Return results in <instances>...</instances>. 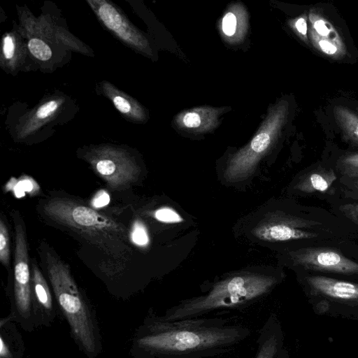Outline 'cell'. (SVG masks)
I'll list each match as a JSON object with an SVG mask.
<instances>
[{
    "instance_id": "obj_1",
    "label": "cell",
    "mask_w": 358,
    "mask_h": 358,
    "mask_svg": "<svg viewBox=\"0 0 358 358\" xmlns=\"http://www.w3.org/2000/svg\"><path fill=\"white\" fill-rule=\"evenodd\" d=\"M246 327L222 317L165 320L150 310L130 342L134 358H206L231 350L250 336Z\"/></svg>"
},
{
    "instance_id": "obj_2",
    "label": "cell",
    "mask_w": 358,
    "mask_h": 358,
    "mask_svg": "<svg viewBox=\"0 0 358 358\" xmlns=\"http://www.w3.org/2000/svg\"><path fill=\"white\" fill-rule=\"evenodd\" d=\"M43 251L48 275L71 337L87 357L96 358L103 345L96 311L76 285L69 266L50 250Z\"/></svg>"
},
{
    "instance_id": "obj_3",
    "label": "cell",
    "mask_w": 358,
    "mask_h": 358,
    "mask_svg": "<svg viewBox=\"0 0 358 358\" xmlns=\"http://www.w3.org/2000/svg\"><path fill=\"white\" fill-rule=\"evenodd\" d=\"M273 276L243 273L215 283L206 294L183 301L167 309L162 318L168 321L206 317L223 309L249 305L267 294L276 284Z\"/></svg>"
},
{
    "instance_id": "obj_4",
    "label": "cell",
    "mask_w": 358,
    "mask_h": 358,
    "mask_svg": "<svg viewBox=\"0 0 358 358\" xmlns=\"http://www.w3.org/2000/svg\"><path fill=\"white\" fill-rule=\"evenodd\" d=\"M52 221L77 233L90 243L113 257L129 249L126 228L110 217L69 198H52L42 208Z\"/></svg>"
},
{
    "instance_id": "obj_5",
    "label": "cell",
    "mask_w": 358,
    "mask_h": 358,
    "mask_svg": "<svg viewBox=\"0 0 358 358\" xmlns=\"http://www.w3.org/2000/svg\"><path fill=\"white\" fill-rule=\"evenodd\" d=\"M15 227L14 279L8 317L23 330L31 332L35 326L33 313L31 276L29 267L27 240L24 222L17 211L12 213Z\"/></svg>"
},
{
    "instance_id": "obj_6",
    "label": "cell",
    "mask_w": 358,
    "mask_h": 358,
    "mask_svg": "<svg viewBox=\"0 0 358 358\" xmlns=\"http://www.w3.org/2000/svg\"><path fill=\"white\" fill-rule=\"evenodd\" d=\"M282 117V110H272L250 143L230 159L224 174L227 181H241L251 174L271 145Z\"/></svg>"
},
{
    "instance_id": "obj_7",
    "label": "cell",
    "mask_w": 358,
    "mask_h": 358,
    "mask_svg": "<svg viewBox=\"0 0 358 358\" xmlns=\"http://www.w3.org/2000/svg\"><path fill=\"white\" fill-rule=\"evenodd\" d=\"M320 224L318 222L275 213L262 220L252 231L259 239L270 242L314 238L318 234L308 229Z\"/></svg>"
},
{
    "instance_id": "obj_8",
    "label": "cell",
    "mask_w": 358,
    "mask_h": 358,
    "mask_svg": "<svg viewBox=\"0 0 358 358\" xmlns=\"http://www.w3.org/2000/svg\"><path fill=\"white\" fill-rule=\"evenodd\" d=\"M294 263L306 269L341 274L358 273V264L336 250L308 248L292 252Z\"/></svg>"
},
{
    "instance_id": "obj_9",
    "label": "cell",
    "mask_w": 358,
    "mask_h": 358,
    "mask_svg": "<svg viewBox=\"0 0 358 358\" xmlns=\"http://www.w3.org/2000/svg\"><path fill=\"white\" fill-rule=\"evenodd\" d=\"M91 164L96 174L113 190L128 188L140 174V169L134 162L118 155H100Z\"/></svg>"
},
{
    "instance_id": "obj_10",
    "label": "cell",
    "mask_w": 358,
    "mask_h": 358,
    "mask_svg": "<svg viewBox=\"0 0 358 358\" xmlns=\"http://www.w3.org/2000/svg\"><path fill=\"white\" fill-rule=\"evenodd\" d=\"M31 275L33 313L35 326L50 327L56 312L47 281L38 266L33 264Z\"/></svg>"
},
{
    "instance_id": "obj_11",
    "label": "cell",
    "mask_w": 358,
    "mask_h": 358,
    "mask_svg": "<svg viewBox=\"0 0 358 358\" xmlns=\"http://www.w3.org/2000/svg\"><path fill=\"white\" fill-rule=\"evenodd\" d=\"M315 292L340 300L358 301V284L325 276L315 275L307 278Z\"/></svg>"
},
{
    "instance_id": "obj_12",
    "label": "cell",
    "mask_w": 358,
    "mask_h": 358,
    "mask_svg": "<svg viewBox=\"0 0 358 358\" xmlns=\"http://www.w3.org/2000/svg\"><path fill=\"white\" fill-rule=\"evenodd\" d=\"M278 324L270 317L259 329L252 358H282Z\"/></svg>"
},
{
    "instance_id": "obj_13",
    "label": "cell",
    "mask_w": 358,
    "mask_h": 358,
    "mask_svg": "<svg viewBox=\"0 0 358 358\" xmlns=\"http://www.w3.org/2000/svg\"><path fill=\"white\" fill-rule=\"evenodd\" d=\"M15 322L8 316L0 321V358H22L24 343Z\"/></svg>"
},
{
    "instance_id": "obj_14",
    "label": "cell",
    "mask_w": 358,
    "mask_h": 358,
    "mask_svg": "<svg viewBox=\"0 0 358 358\" xmlns=\"http://www.w3.org/2000/svg\"><path fill=\"white\" fill-rule=\"evenodd\" d=\"M332 170H319L306 173L298 181L295 188L304 193L324 192L336 180Z\"/></svg>"
},
{
    "instance_id": "obj_15",
    "label": "cell",
    "mask_w": 358,
    "mask_h": 358,
    "mask_svg": "<svg viewBox=\"0 0 358 358\" xmlns=\"http://www.w3.org/2000/svg\"><path fill=\"white\" fill-rule=\"evenodd\" d=\"M210 117H215V113L210 108H198L181 114L179 117L180 124L188 129L208 128V125L214 123Z\"/></svg>"
},
{
    "instance_id": "obj_16",
    "label": "cell",
    "mask_w": 358,
    "mask_h": 358,
    "mask_svg": "<svg viewBox=\"0 0 358 358\" xmlns=\"http://www.w3.org/2000/svg\"><path fill=\"white\" fill-rule=\"evenodd\" d=\"M6 188L12 191L17 198L24 196L26 192L34 195L40 189L38 185L29 176H22L19 179L12 178L6 185Z\"/></svg>"
},
{
    "instance_id": "obj_17",
    "label": "cell",
    "mask_w": 358,
    "mask_h": 358,
    "mask_svg": "<svg viewBox=\"0 0 358 358\" xmlns=\"http://www.w3.org/2000/svg\"><path fill=\"white\" fill-rule=\"evenodd\" d=\"M99 15L106 27L113 31L117 29L122 24V18L117 10L109 4H103L99 9Z\"/></svg>"
},
{
    "instance_id": "obj_18",
    "label": "cell",
    "mask_w": 358,
    "mask_h": 358,
    "mask_svg": "<svg viewBox=\"0 0 358 358\" xmlns=\"http://www.w3.org/2000/svg\"><path fill=\"white\" fill-rule=\"evenodd\" d=\"M10 241L6 224L0 219V261L5 266H8L10 261Z\"/></svg>"
},
{
    "instance_id": "obj_19",
    "label": "cell",
    "mask_w": 358,
    "mask_h": 358,
    "mask_svg": "<svg viewBox=\"0 0 358 358\" xmlns=\"http://www.w3.org/2000/svg\"><path fill=\"white\" fill-rule=\"evenodd\" d=\"M130 238L132 242L140 247H145L150 243L149 235L145 224L140 220L134 222Z\"/></svg>"
},
{
    "instance_id": "obj_20",
    "label": "cell",
    "mask_w": 358,
    "mask_h": 358,
    "mask_svg": "<svg viewBox=\"0 0 358 358\" xmlns=\"http://www.w3.org/2000/svg\"><path fill=\"white\" fill-rule=\"evenodd\" d=\"M28 47L31 53L39 60L46 61L50 59L52 56L51 49L41 39H31L29 41Z\"/></svg>"
},
{
    "instance_id": "obj_21",
    "label": "cell",
    "mask_w": 358,
    "mask_h": 358,
    "mask_svg": "<svg viewBox=\"0 0 358 358\" xmlns=\"http://www.w3.org/2000/svg\"><path fill=\"white\" fill-rule=\"evenodd\" d=\"M154 217L158 221L164 223H179L183 221V218L174 209L170 207H162L154 213Z\"/></svg>"
},
{
    "instance_id": "obj_22",
    "label": "cell",
    "mask_w": 358,
    "mask_h": 358,
    "mask_svg": "<svg viewBox=\"0 0 358 358\" xmlns=\"http://www.w3.org/2000/svg\"><path fill=\"white\" fill-rule=\"evenodd\" d=\"M342 174L353 178H358V154L345 157L342 161Z\"/></svg>"
},
{
    "instance_id": "obj_23",
    "label": "cell",
    "mask_w": 358,
    "mask_h": 358,
    "mask_svg": "<svg viewBox=\"0 0 358 358\" xmlns=\"http://www.w3.org/2000/svg\"><path fill=\"white\" fill-rule=\"evenodd\" d=\"M237 26V19L236 15L231 13H227L222 20V28L225 35L232 36L236 31Z\"/></svg>"
},
{
    "instance_id": "obj_24",
    "label": "cell",
    "mask_w": 358,
    "mask_h": 358,
    "mask_svg": "<svg viewBox=\"0 0 358 358\" xmlns=\"http://www.w3.org/2000/svg\"><path fill=\"white\" fill-rule=\"evenodd\" d=\"M340 211L352 222L358 224V203H348L340 206Z\"/></svg>"
},
{
    "instance_id": "obj_25",
    "label": "cell",
    "mask_w": 358,
    "mask_h": 358,
    "mask_svg": "<svg viewBox=\"0 0 358 358\" xmlns=\"http://www.w3.org/2000/svg\"><path fill=\"white\" fill-rule=\"evenodd\" d=\"M109 202V194L105 190L101 189L96 192L91 203L93 207L99 208L108 205Z\"/></svg>"
},
{
    "instance_id": "obj_26",
    "label": "cell",
    "mask_w": 358,
    "mask_h": 358,
    "mask_svg": "<svg viewBox=\"0 0 358 358\" xmlns=\"http://www.w3.org/2000/svg\"><path fill=\"white\" fill-rule=\"evenodd\" d=\"M57 108V103L55 101H50L38 108L36 115L39 118H45L50 115Z\"/></svg>"
},
{
    "instance_id": "obj_27",
    "label": "cell",
    "mask_w": 358,
    "mask_h": 358,
    "mask_svg": "<svg viewBox=\"0 0 358 358\" xmlns=\"http://www.w3.org/2000/svg\"><path fill=\"white\" fill-rule=\"evenodd\" d=\"M3 50L6 59H10L13 56L15 45L13 38L10 36H6L4 38Z\"/></svg>"
},
{
    "instance_id": "obj_28",
    "label": "cell",
    "mask_w": 358,
    "mask_h": 358,
    "mask_svg": "<svg viewBox=\"0 0 358 358\" xmlns=\"http://www.w3.org/2000/svg\"><path fill=\"white\" fill-rule=\"evenodd\" d=\"M113 103L116 108L123 113H127L131 110L129 103L122 96H116L113 99Z\"/></svg>"
},
{
    "instance_id": "obj_29",
    "label": "cell",
    "mask_w": 358,
    "mask_h": 358,
    "mask_svg": "<svg viewBox=\"0 0 358 358\" xmlns=\"http://www.w3.org/2000/svg\"><path fill=\"white\" fill-rule=\"evenodd\" d=\"M319 44L322 51L327 54L332 55L336 51V48L327 41H320Z\"/></svg>"
},
{
    "instance_id": "obj_30",
    "label": "cell",
    "mask_w": 358,
    "mask_h": 358,
    "mask_svg": "<svg viewBox=\"0 0 358 358\" xmlns=\"http://www.w3.org/2000/svg\"><path fill=\"white\" fill-rule=\"evenodd\" d=\"M314 26L317 33L322 36H327L329 32V29L327 28L324 22L322 20H318L315 22Z\"/></svg>"
},
{
    "instance_id": "obj_31",
    "label": "cell",
    "mask_w": 358,
    "mask_h": 358,
    "mask_svg": "<svg viewBox=\"0 0 358 358\" xmlns=\"http://www.w3.org/2000/svg\"><path fill=\"white\" fill-rule=\"evenodd\" d=\"M297 30L302 34L305 35L307 32V25L303 18H299L296 22Z\"/></svg>"
},
{
    "instance_id": "obj_32",
    "label": "cell",
    "mask_w": 358,
    "mask_h": 358,
    "mask_svg": "<svg viewBox=\"0 0 358 358\" xmlns=\"http://www.w3.org/2000/svg\"><path fill=\"white\" fill-rule=\"evenodd\" d=\"M354 192L358 196V180H357L354 183Z\"/></svg>"
},
{
    "instance_id": "obj_33",
    "label": "cell",
    "mask_w": 358,
    "mask_h": 358,
    "mask_svg": "<svg viewBox=\"0 0 358 358\" xmlns=\"http://www.w3.org/2000/svg\"><path fill=\"white\" fill-rule=\"evenodd\" d=\"M355 134L358 137V126L357 127L356 129H355Z\"/></svg>"
}]
</instances>
